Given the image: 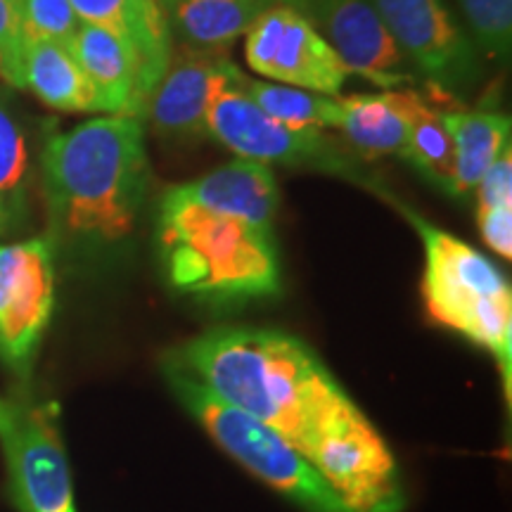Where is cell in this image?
I'll return each instance as SVG.
<instances>
[{
    "mask_svg": "<svg viewBox=\"0 0 512 512\" xmlns=\"http://www.w3.org/2000/svg\"><path fill=\"white\" fill-rule=\"evenodd\" d=\"M216 399L299 451L356 512H401L387 441L302 339L268 328H214L164 358Z\"/></svg>",
    "mask_w": 512,
    "mask_h": 512,
    "instance_id": "obj_1",
    "label": "cell"
},
{
    "mask_svg": "<svg viewBox=\"0 0 512 512\" xmlns=\"http://www.w3.org/2000/svg\"><path fill=\"white\" fill-rule=\"evenodd\" d=\"M43 178L62 238L88 249L121 245L150 190L143 119H93L53 136L43 150Z\"/></svg>",
    "mask_w": 512,
    "mask_h": 512,
    "instance_id": "obj_2",
    "label": "cell"
},
{
    "mask_svg": "<svg viewBox=\"0 0 512 512\" xmlns=\"http://www.w3.org/2000/svg\"><path fill=\"white\" fill-rule=\"evenodd\" d=\"M155 238L166 283L181 294L228 304L280 290L273 230L200 207L176 188L159 202Z\"/></svg>",
    "mask_w": 512,
    "mask_h": 512,
    "instance_id": "obj_3",
    "label": "cell"
},
{
    "mask_svg": "<svg viewBox=\"0 0 512 512\" xmlns=\"http://www.w3.org/2000/svg\"><path fill=\"white\" fill-rule=\"evenodd\" d=\"M425 247L422 297L427 313L494 356L505 396L512 387V290L489 256L403 209Z\"/></svg>",
    "mask_w": 512,
    "mask_h": 512,
    "instance_id": "obj_4",
    "label": "cell"
},
{
    "mask_svg": "<svg viewBox=\"0 0 512 512\" xmlns=\"http://www.w3.org/2000/svg\"><path fill=\"white\" fill-rule=\"evenodd\" d=\"M166 382L181 406L230 458L273 486L306 512H356L342 494L283 437L207 392L181 368L162 363Z\"/></svg>",
    "mask_w": 512,
    "mask_h": 512,
    "instance_id": "obj_5",
    "label": "cell"
},
{
    "mask_svg": "<svg viewBox=\"0 0 512 512\" xmlns=\"http://www.w3.org/2000/svg\"><path fill=\"white\" fill-rule=\"evenodd\" d=\"M233 62H226L207 110L209 138L219 140L242 159L261 164L309 166L328 174L354 176V164L335 140L318 128H290L247 98Z\"/></svg>",
    "mask_w": 512,
    "mask_h": 512,
    "instance_id": "obj_6",
    "label": "cell"
},
{
    "mask_svg": "<svg viewBox=\"0 0 512 512\" xmlns=\"http://www.w3.org/2000/svg\"><path fill=\"white\" fill-rule=\"evenodd\" d=\"M0 446L19 510L76 512L57 403L0 396Z\"/></svg>",
    "mask_w": 512,
    "mask_h": 512,
    "instance_id": "obj_7",
    "label": "cell"
},
{
    "mask_svg": "<svg viewBox=\"0 0 512 512\" xmlns=\"http://www.w3.org/2000/svg\"><path fill=\"white\" fill-rule=\"evenodd\" d=\"M55 309V247L46 238L0 245V358L27 375Z\"/></svg>",
    "mask_w": 512,
    "mask_h": 512,
    "instance_id": "obj_8",
    "label": "cell"
},
{
    "mask_svg": "<svg viewBox=\"0 0 512 512\" xmlns=\"http://www.w3.org/2000/svg\"><path fill=\"white\" fill-rule=\"evenodd\" d=\"M245 60L266 79L330 98H337L349 79L335 48L304 12L290 5L266 10L245 31Z\"/></svg>",
    "mask_w": 512,
    "mask_h": 512,
    "instance_id": "obj_9",
    "label": "cell"
},
{
    "mask_svg": "<svg viewBox=\"0 0 512 512\" xmlns=\"http://www.w3.org/2000/svg\"><path fill=\"white\" fill-rule=\"evenodd\" d=\"M403 55L439 88H460L475 79V46L444 0H370Z\"/></svg>",
    "mask_w": 512,
    "mask_h": 512,
    "instance_id": "obj_10",
    "label": "cell"
},
{
    "mask_svg": "<svg viewBox=\"0 0 512 512\" xmlns=\"http://www.w3.org/2000/svg\"><path fill=\"white\" fill-rule=\"evenodd\" d=\"M299 12L323 29L325 41L347 64L349 74L387 91L411 81L403 53L370 0H302Z\"/></svg>",
    "mask_w": 512,
    "mask_h": 512,
    "instance_id": "obj_11",
    "label": "cell"
},
{
    "mask_svg": "<svg viewBox=\"0 0 512 512\" xmlns=\"http://www.w3.org/2000/svg\"><path fill=\"white\" fill-rule=\"evenodd\" d=\"M228 57L219 50L188 48L171 57L169 67L147 95L140 119L150 121L159 138L188 143L207 138V110Z\"/></svg>",
    "mask_w": 512,
    "mask_h": 512,
    "instance_id": "obj_12",
    "label": "cell"
},
{
    "mask_svg": "<svg viewBox=\"0 0 512 512\" xmlns=\"http://www.w3.org/2000/svg\"><path fill=\"white\" fill-rule=\"evenodd\" d=\"M83 24L102 27L133 48L138 60V95H147L162 79L171 57V22L157 0H69ZM143 114V112H140Z\"/></svg>",
    "mask_w": 512,
    "mask_h": 512,
    "instance_id": "obj_13",
    "label": "cell"
},
{
    "mask_svg": "<svg viewBox=\"0 0 512 512\" xmlns=\"http://www.w3.org/2000/svg\"><path fill=\"white\" fill-rule=\"evenodd\" d=\"M174 188L200 207L273 230L275 211H278V183L268 164L238 157L207 176Z\"/></svg>",
    "mask_w": 512,
    "mask_h": 512,
    "instance_id": "obj_14",
    "label": "cell"
},
{
    "mask_svg": "<svg viewBox=\"0 0 512 512\" xmlns=\"http://www.w3.org/2000/svg\"><path fill=\"white\" fill-rule=\"evenodd\" d=\"M67 48L93 83L100 112L140 119L143 105L138 95V60L124 38L81 22Z\"/></svg>",
    "mask_w": 512,
    "mask_h": 512,
    "instance_id": "obj_15",
    "label": "cell"
},
{
    "mask_svg": "<svg viewBox=\"0 0 512 512\" xmlns=\"http://www.w3.org/2000/svg\"><path fill=\"white\" fill-rule=\"evenodd\" d=\"M337 102V128H342L356 155L366 159L403 155L408 138L406 91L361 93Z\"/></svg>",
    "mask_w": 512,
    "mask_h": 512,
    "instance_id": "obj_16",
    "label": "cell"
},
{
    "mask_svg": "<svg viewBox=\"0 0 512 512\" xmlns=\"http://www.w3.org/2000/svg\"><path fill=\"white\" fill-rule=\"evenodd\" d=\"M434 95L406 91L408 138L403 159H408L422 176L439 190L451 195L456 178V145L444 119L448 95L444 88L430 83Z\"/></svg>",
    "mask_w": 512,
    "mask_h": 512,
    "instance_id": "obj_17",
    "label": "cell"
},
{
    "mask_svg": "<svg viewBox=\"0 0 512 512\" xmlns=\"http://www.w3.org/2000/svg\"><path fill=\"white\" fill-rule=\"evenodd\" d=\"M444 119L456 145V178H453V197H465L475 192L496 157L510 147L512 119L503 112L463 110V107H444Z\"/></svg>",
    "mask_w": 512,
    "mask_h": 512,
    "instance_id": "obj_18",
    "label": "cell"
},
{
    "mask_svg": "<svg viewBox=\"0 0 512 512\" xmlns=\"http://www.w3.org/2000/svg\"><path fill=\"white\" fill-rule=\"evenodd\" d=\"M275 5L302 8V0H178L169 22L176 24L190 48L221 50Z\"/></svg>",
    "mask_w": 512,
    "mask_h": 512,
    "instance_id": "obj_19",
    "label": "cell"
},
{
    "mask_svg": "<svg viewBox=\"0 0 512 512\" xmlns=\"http://www.w3.org/2000/svg\"><path fill=\"white\" fill-rule=\"evenodd\" d=\"M24 86L53 110L100 112L93 83L62 43H29L24 53Z\"/></svg>",
    "mask_w": 512,
    "mask_h": 512,
    "instance_id": "obj_20",
    "label": "cell"
},
{
    "mask_svg": "<svg viewBox=\"0 0 512 512\" xmlns=\"http://www.w3.org/2000/svg\"><path fill=\"white\" fill-rule=\"evenodd\" d=\"M238 83L254 105H259L268 117L280 124L290 128H318V131L337 128V98L283 86V83L256 81L242 72H238Z\"/></svg>",
    "mask_w": 512,
    "mask_h": 512,
    "instance_id": "obj_21",
    "label": "cell"
},
{
    "mask_svg": "<svg viewBox=\"0 0 512 512\" xmlns=\"http://www.w3.org/2000/svg\"><path fill=\"white\" fill-rule=\"evenodd\" d=\"M19 10L24 46L38 41L69 46L81 27V19L76 17L69 0H19Z\"/></svg>",
    "mask_w": 512,
    "mask_h": 512,
    "instance_id": "obj_22",
    "label": "cell"
},
{
    "mask_svg": "<svg viewBox=\"0 0 512 512\" xmlns=\"http://www.w3.org/2000/svg\"><path fill=\"white\" fill-rule=\"evenodd\" d=\"M29 174V150L22 126L5 105H0V202L5 211L15 209Z\"/></svg>",
    "mask_w": 512,
    "mask_h": 512,
    "instance_id": "obj_23",
    "label": "cell"
},
{
    "mask_svg": "<svg viewBox=\"0 0 512 512\" xmlns=\"http://www.w3.org/2000/svg\"><path fill=\"white\" fill-rule=\"evenodd\" d=\"M479 48L491 57H508L512 43V0H460Z\"/></svg>",
    "mask_w": 512,
    "mask_h": 512,
    "instance_id": "obj_24",
    "label": "cell"
},
{
    "mask_svg": "<svg viewBox=\"0 0 512 512\" xmlns=\"http://www.w3.org/2000/svg\"><path fill=\"white\" fill-rule=\"evenodd\" d=\"M0 53L5 62V76L10 86L24 88V34L19 0H0Z\"/></svg>",
    "mask_w": 512,
    "mask_h": 512,
    "instance_id": "obj_25",
    "label": "cell"
},
{
    "mask_svg": "<svg viewBox=\"0 0 512 512\" xmlns=\"http://www.w3.org/2000/svg\"><path fill=\"white\" fill-rule=\"evenodd\" d=\"M477 209L512 207V150L505 147L477 183Z\"/></svg>",
    "mask_w": 512,
    "mask_h": 512,
    "instance_id": "obj_26",
    "label": "cell"
},
{
    "mask_svg": "<svg viewBox=\"0 0 512 512\" xmlns=\"http://www.w3.org/2000/svg\"><path fill=\"white\" fill-rule=\"evenodd\" d=\"M477 226L482 240L505 261L512 259V207L477 209Z\"/></svg>",
    "mask_w": 512,
    "mask_h": 512,
    "instance_id": "obj_27",
    "label": "cell"
},
{
    "mask_svg": "<svg viewBox=\"0 0 512 512\" xmlns=\"http://www.w3.org/2000/svg\"><path fill=\"white\" fill-rule=\"evenodd\" d=\"M157 3H159V8H162V10L166 12V17H169V15H171V10L176 8L178 0H157Z\"/></svg>",
    "mask_w": 512,
    "mask_h": 512,
    "instance_id": "obj_28",
    "label": "cell"
},
{
    "mask_svg": "<svg viewBox=\"0 0 512 512\" xmlns=\"http://www.w3.org/2000/svg\"><path fill=\"white\" fill-rule=\"evenodd\" d=\"M5 223H8V211H5L3 202H0V230L5 228Z\"/></svg>",
    "mask_w": 512,
    "mask_h": 512,
    "instance_id": "obj_29",
    "label": "cell"
},
{
    "mask_svg": "<svg viewBox=\"0 0 512 512\" xmlns=\"http://www.w3.org/2000/svg\"><path fill=\"white\" fill-rule=\"evenodd\" d=\"M5 76V62H3V53H0V79Z\"/></svg>",
    "mask_w": 512,
    "mask_h": 512,
    "instance_id": "obj_30",
    "label": "cell"
}]
</instances>
